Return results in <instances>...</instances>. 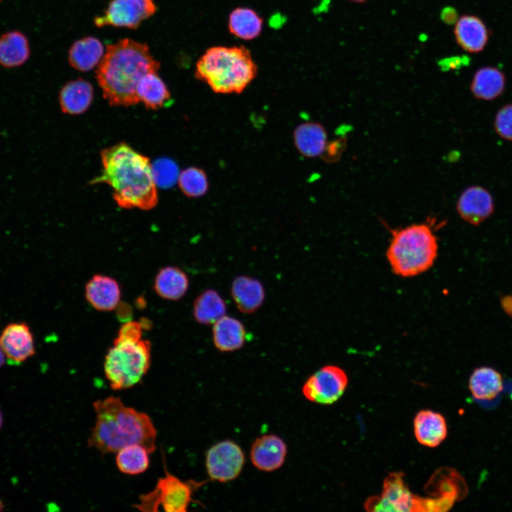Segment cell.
<instances>
[{
    "mask_svg": "<svg viewBox=\"0 0 512 512\" xmlns=\"http://www.w3.org/2000/svg\"><path fill=\"white\" fill-rule=\"evenodd\" d=\"M100 156L102 171L91 184L110 186L114 200L123 208L148 210L156 206V185L149 158L124 142L103 149Z\"/></svg>",
    "mask_w": 512,
    "mask_h": 512,
    "instance_id": "obj_1",
    "label": "cell"
},
{
    "mask_svg": "<svg viewBox=\"0 0 512 512\" xmlns=\"http://www.w3.org/2000/svg\"><path fill=\"white\" fill-rule=\"evenodd\" d=\"M159 68L146 43L123 38L107 46L96 78L110 105L131 106L139 102L136 91L139 80Z\"/></svg>",
    "mask_w": 512,
    "mask_h": 512,
    "instance_id": "obj_2",
    "label": "cell"
},
{
    "mask_svg": "<svg viewBox=\"0 0 512 512\" xmlns=\"http://www.w3.org/2000/svg\"><path fill=\"white\" fill-rule=\"evenodd\" d=\"M96 420L87 444L102 454L117 453L132 444L156 449L157 432L146 413L127 406L119 397L109 396L92 404Z\"/></svg>",
    "mask_w": 512,
    "mask_h": 512,
    "instance_id": "obj_3",
    "label": "cell"
},
{
    "mask_svg": "<svg viewBox=\"0 0 512 512\" xmlns=\"http://www.w3.org/2000/svg\"><path fill=\"white\" fill-rule=\"evenodd\" d=\"M257 66L244 46H213L196 65L195 77L217 94H240L252 82Z\"/></svg>",
    "mask_w": 512,
    "mask_h": 512,
    "instance_id": "obj_4",
    "label": "cell"
},
{
    "mask_svg": "<svg viewBox=\"0 0 512 512\" xmlns=\"http://www.w3.org/2000/svg\"><path fill=\"white\" fill-rule=\"evenodd\" d=\"M386 257L392 272L412 277L429 270L438 255V240L431 225L415 223L390 230Z\"/></svg>",
    "mask_w": 512,
    "mask_h": 512,
    "instance_id": "obj_5",
    "label": "cell"
},
{
    "mask_svg": "<svg viewBox=\"0 0 512 512\" xmlns=\"http://www.w3.org/2000/svg\"><path fill=\"white\" fill-rule=\"evenodd\" d=\"M151 365V343L143 338L116 337L104 361V373L112 389L134 387L147 373Z\"/></svg>",
    "mask_w": 512,
    "mask_h": 512,
    "instance_id": "obj_6",
    "label": "cell"
},
{
    "mask_svg": "<svg viewBox=\"0 0 512 512\" xmlns=\"http://www.w3.org/2000/svg\"><path fill=\"white\" fill-rule=\"evenodd\" d=\"M208 481H183L165 467V475L158 479L154 489L141 495L133 507L144 512H156L160 507L166 512H186L191 503L196 502L194 492Z\"/></svg>",
    "mask_w": 512,
    "mask_h": 512,
    "instance_id": "obj_7",
    "label": "cell"
},
{
    "mask_svg": "<svg viewBox=\"0 0 512 512\" xmlns=\"http://www.w3.org/2000/svg\"><path fill=\"white\" fill-rule=\"evenodd\" d=\"M401 472L390 473L383 482L380 496H371L365 503L373 511H424V498L412 494Z\"/></svg>",
    "mask_w": 512,
    "mask_h": 512,
    "instance_id": "obj_8",
    "label": "cell"
},
{
    "mask_svg": "<svg viewBox=\"0 0 512 512\" xmlns=\"http://www.w3.org/2000/svg\"><path fill=\"white\" fill-rule=\"evenodd\" d=\"M348 385V376L340 367L326 365L319 369L304 383L302 391L309 401L331 405L343 394Z\"/></svg>",
    "mask_w": 512,
    "mask_h": 512,
    "instance_id": "obj_9",
    "label": "cell"
},
{
    "mask_svg": "<svg viewBox=\"0 0 512 512\" xmlns=\"http://www.w3.org/2000/svg\"><path fill=\"white\" fill-rule=\"evenodd\" d=\"M245 462L241 447L227 439L210 447L206 452V467L211 481L225 483L237 479Z\"/></svg>",
    "mask_w": 512,
    "mask_h": 512,
    "instance_id": "obj_10",
    "label": "cell"
},
{
    "mask_svg": "<svg viewBox=\"0 0 512 512\" xmlns=\"http://www.w3.org/2000/svg\"><path fill=\"white\" fill-rule=\"evenodd\" d=\"M156 9L153 0H112L103 14L95 17L94 23L97 27L136 29Z\"/></svg>",
    "mask_w": 512,
    "mask_h": 512,
    "instance_id": "obj_11",
    "label": "cell"
},
{
    "mask_svg": "<svg viewBox=\"0 0 512 512\" xmlns=\"http://www.w3.org/2000/svg\"><path fill=\"white\" fill-rule=\"evenodd\" d=\"M491 194L480 186H471L463 191L457 202V210L468 223L479 225L494 212Z\"/></svg>",
    "mask_w": 512,
    "mask_h": 512,
    "instance_id": "obj_12",
    "label": "cell"
},
{
    "mask_svg": "<svg viewBox=\"0 0 512 512\" xmlns=\"http://www.w3.org/2000/svg\"><path fill=\"white\" fill-rule=\"evenodd\" d=\"M287 447L284 441L275 434H264L255 439L250 452V460L257 469L270 472L279 469L284 463Z\"/></svg>",
    "mask_w": 512,
    "mask_h": 512,
    "instance_id": "obj_13",
    "label": "cell"
},
{
    "mask_svg": "<svg viewBox=\"0 0 512 512\" xmlns=\"http://www.w3.org/2000/svg\"><path fill=\"white\" fill-rule=\"evenodd\" d=\"M0 345L5 356L14 363H21L35 353L33 334L25 323H12L2 331Z\"/></svg>",
    "mask_w": 512,
    "mask_h": 512,
    "instance_id": "obj_14",
    "label": "cell"
},
{
    "mask_svg": "<svg viewBox=\"0 0 512 512\" xmlns=\"http://www.w3.org/2000/svg\"><path fill=\"white\" fill-rule=\"evenodd\" d=\"M85 296L95 309L110 311L118 306L121 299V289L114 278L97 274L86 283Z\"/></svg>",
    "mask_w": 512,
    "mask_h": 512,
    "instance_id": "obj_15",
    "label": "cell"
},
{
    "mask_svg": "<svg viewBox=\"0 0 512 512\" xmlns=\"http://www.w3.org/2000/svg\"><path fill=\"white\" fill-rule=\"evenodd\" d=\"M454 35L457 43L470 53L482 51L489 41V31L484 22L474 15L460 16L454 23Z\"/></svg>",
    "mask_w": 512,
    "mask_h": 512,
    "instance_id": "obj_16",
    "label": "cell"
},
{
    "mask_svg": "<svg viewBox=\"0 0 512 512\" xmlns=\"http://www.w3.org/2000/svg\"><path fill=\"white\" fill-rule=\"evenodd\" d=\"M231 297L238 309L243 314H252L263 304L265 290L257 279L240 275L232 282Z\"/></svg>",
    "mask_w": 512,
    "mask_h": 512,
    "instance_id": "obj_17",
    "label": "cell"
},
{
    "mask_svg": "<svg viewBox=\"0 0 512 512\" xmlns=\"http://www.w3.org/2000/svg\"><path fill=\"white\" fill-rule=\"evenodd\" d=\"M247 337L243 323L235 317L224 315L213 324V343L220 352H232L241 348Z\"/></svg>",
    "mask_w": 512,
    "mask_h": 512,
    "instance_id": "obj_18",
    "label": "cell"
},
{
    "mask_svg": "<svg viewBox=\"0 0 512 512\" xmlns=\"http://www.w3.org/2000/svg\"><path fill=\"white\" fill-rule=\"evenodd\" d=\"M413 427L418 442L429 447L439 445L447 434L445 418L430 410L419 411L415 417Z\"/></svg>",
    "mask_w": 512,
    "mask_h": 512,
    "instance_id": "obj_19",
    "label": "cell"
},
{
    "mask_svg": "<svg viewBox=\"0 0 512 512\" xmlns=\"http://www.w3.org/2000/svg\"><path fill=\"white\" fill-rule=\"evenodd\" d=\"M28 37L18 30L9 31L0 36V65L16 68L25 64L31 56Z\"/></svg>",
    "mask_w": 512,
    "mask_h": 512,
    "instance_id": "obj_20",
    "label": "cell"
},
{
    "mask_svg": "<svg viewBox=\"0 0 512 512\" xmlns=\"http://www.w3.org/2000/svg\"><path fill=\"white\" fill-rule=\"evenodd\" d=\"M92 99V85L82 78L68 82L59 93L61 110L70 114H80L85 112L91 105Z\"/></svg>",
    "mask_w": 512,
    "mask_h": 512,
    "instance_id": "obj_21",
    "label": "cell"
},
{
    "mask_svg": "<svg viewBox=\"0 0 512 512\" xmlns=\"http://www.w3.org/2000/svg\"><path fill=\"white\" fill-rule=\"evenodd\" d=\"M105 52L103 44L97 38L83 37L71 45L68 50V62L75 70L89 71L100 63Z\"/></svg>",
    "mask_w": 512,
    "mask_h": 512,
    "instance_id": "obj_22",
    "label": "cell"
},
{
    "mask_svg": "<svg viewBox=\"0 0 512 512\" xmlns=\"http://www.w3.org/2000/svg\"><path fill=\"white\" fill-rule=\"evenodd\" d=\"M189 279L181 269L175 266L161 268L156 274L154 289L159 297L164 299L176 301L187 292Z\"/></svg>",
    "mask_w": 512,
    "mask_h": 512,
    "instance_id": "obj_23",
    "label": "cell"
},
{
    "mask_svg": "<svg viewBox=\"0 0 512 512\" xmlns=\"http://www.w3.org/2000/svg\"><path fill=\"white\" fill-rule=\"evenodd\" d=\"M506 78L496 67L484 66L477 70L470 84L471 93L479 100H493L505 90Z\"/></svg>",
    "mask_w": 512,
    "mask_h": 512,
    "instance_id": "obj_24",
    "label": "cell"
},
{
    "mask_svg": "<svg viewBox=\"0 0 512 512\" xmlns=\"http://www.w3.org/2000/svg\"><path fill=\"white\" fill-rule=\"evenodd\" d=\"M294 141L297 150L304 156L313 158L326 149L327 134L324 127L316 122H305L297 127Z\"/></svg>",
    "mask_w": 512,
    "mask_h": 512,
    "instance_id": "obj_25",
    "label": "cell"
},
{
    "mask_svg": "<svg viewBox=\"0 0 512 512\" xmlns=\"http://www.w3.org/2000/svg\"><path fill=\"white\" fill-rule=\"evenodd\" d=\"M263 19L253 9L238 7L228 17L229 32L238 38L250 41L257 38L262 33Z\"/></svg>",
    "mask_w": 512,
    "mask_h": 512,
    "instance_id": "obj_26",
    "label": "cell"
},
{
    "mask_svg": "<svg viewBox=\"0 0 512 512\" xmlns=\"http://www.w3.org/2000/svg\"><path fill=\"white\" fill-rule=\"evenodd\" d=\"M503 388L501 375L491 367L476 368L469 380V388L473 397L478 400H493L502 391Z\"/></svg>",
    "mask_w": 512,
    "mask_h": 512,
    "instance_id": "obj_27",
    "label": "cell"
},
{
    "mask_svg": "<svg viewBox=\"0 0 512 512\" xmlns=\"http://www.w3.org/2000/svg\"><path fill=\"white\" fill-rule=\"evenodd\" d=\"M226 304L220 294L212 289L201 292L194 300L193 314L200 324H213L225 315Z\"/></svg>",
    "mask_w": 512,
    "mask_h": 512,
    "instance_id": "obj_28",
    "label": "cell"
},
{
    "mask_svg": "<svg viewBox=\"0 0 512 512\" xmlns=\"http://www.w3.org/2000/svg\"><path fill=\"white\" fill-rule=\"evenodd\" d=\"M136 91L139 102L142 101L149 109L160 108L171 98L166 85L157 72L144 75L139 80Z\"/></svg>",
    "mask_w": 512,
    "mask_h": 512,
    "instance_id": "obj_29",
    "label": "cell"
},
{
    "mask_svg": "<svg viewBox=\"0 0 512 512\" xmlns=\"http://www.w3.org/2000/svg\"><path fill=\"white\" fill-rule=\"evenodd\" d=\"M116 454L117 466L123 474L137 475L146 471L149 466L150 452L142 444L127 445Z\"/></svg>",
    "mask_w": 512,
    "mask_h": 512,
    "instance_id": "obj_30",
    "label": "cell"
},
{
    "mask_svg": "<svg viewBox=\"0 0 512 512\" xmlns=\"http://www.w3.org/2000/svg\"><path fill=\"white\" fill-rule=\"evenodd\" d=\"M178 184L186 196L198 198L206 193L208 180L205 171L197 167H189L179 173Z\"/></svg>",
    "mask_w": 512,
    "mask_h": 512,
    "instance_id": "obj_31",
    "label": "cell"
},
{
    "mask_svg": "<svg viewBox=\"0 0 512 512\" xmlns=\"http://www.w3.org/2000/svg\"><path fill=\"white\" fill-rule=\"evenodd\" d=\"M152 174L156 185L162 188L172 186L178 178V169L175 162L161 159L151 164Z\"/></svg>",
    "mask_w": 512,
    "mask_h": 512,
    "instance_id": "obj_32",
    "label": "cell"
},
{
    "mask_svg": "<svg viewBox=\"0 0 512 512\" xmlns=\"http://www.w3.org/2000/svg\"><path fill=\"white\" fill-rule=\"evenodd\" d=\"M496 133L503 139L512 141V104H507L500 108L494 119Z\"/></svg>",
    "mask_w": 512,
    "mask_h": 512,
    "instance_id": "obj_33",
    "label": "cell"
},
{
    "mask_svg": "<svg viewBox=\"0 0 512 512\" xmlns=\"http://www.w3.org/2000/svg\"><path fill=\"white\" fill-rule=\"evenodd\" d=\"M142 323L135 321H128L121 326L117 337L128 339H140L142 338Z\"/></svg>",
    "mask_w": 512,
    "mask_h": 512,
    "instance_id": "obj_34",
    "label": "cell"
},
{
    "mask_svg": "<svg viewBox=\"0 0 512 512\" xmlns=\"http://www.w3.org/2000/svg\"><path fill=\"white\" fill-rule=\"evenodd\" d=\"M469 63L470 58L467 55H454L442 58L437 64L442 71H449L459 70Z\"/></svg>",
    "mask_w": 512,
    "mask_h": 512,
    "instance_id": "obj_35",
    "label": "cell"
},
{
    "mask_svg": "<svg viewBox=\"0 0 512 512\" xmlns=\"http://www.w3.org/2000/svg\"><path fill=\"white\" fill-rule=\"evenodd\" d=\"M440 18L444 23L449 25L455 23L459 18L457 11L452 6L443 8L440 13Z\"/></svg>",
    "mask_w": 512,
    "mask_h": 512,
    "instance_id": "obj_36",
    "label": "cell"
},
{
    "mask_svg": "<svg viewBox=\"0 0 512 512\" xmlns=\"http://www.w3.org/2000/svg\"><path fill=\"white\" fill-rule=\"evenodd\" d=\"M501 305L504 311L512 317V296H506L501 299Z\"/></svg>",
    "mask_w": 512,
    "mask_h": 512,
    "instance_id": "obj_37",
    "label": "cell"
},
{
    "mask_svg": "<svg viewBox=\"0 0 512 512\" xmlns=\"http://www.w3.org/2000/svg\"><path fill=\"white\" fill-rule=\"evenodd\" d=\"M5 363V355L2 351L0 345V367H1Z\"/></svg>",
    "mask_w": 512,
    "mask_h": 512,
    "instance_id": "obj_38",
    "label": "cell"
},
{
    "mask_svg": "<svg viewBox=\"0 0 512 512\" xmlns=\"http://www.w3.org/2000/svg\"><path fill=\"white\" fill-rule=\"evenodd\" d=\"M348 1L353 2V3L361 4V3L366 2L368 0H348Z\"/></svg>",
    "mask_w": 512,
    "mask_h": 512,
    "instance_id": "obj_39",
    "label": "cell"
},
{
    "mask_svg": "<svg viewBox=\"0 0 512 512\" xmlns=\"http://www.w3.org/2000/svg\"><path fill=\"white\" fill-rule=\"evenodd\" d=\"M2 421H3V420H2V415H1V412H0V429H1V425H2Z\"/></svg>",
    "mask_w": 512,
    "mask_h": 512,
    "instance_id": "obj_40",
    "label": "cell"
},
{
    "mask_svg": "<svg viewBox=\"0 0 512 512\" xmlns=\"http://www.w3.org/2000/svg\"><path fill=\"white\" fill-rule=\"evenodd\" d=\"M3 508H4V505H3L2 502H1V500H0V511H2Z\"/></svg>",
    "mask_w": 512,
    "mask_h": 512,
    "instance_id": "obj_41",
    "label": "cell"
}]
</instances>
